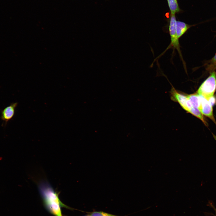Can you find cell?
<instances>
[{
	"label": "cell",
	"mask_w": 216,
	"mask_h": 216,
	"mask_svg": "<svg viewBox=\"0 0 216 216\" xmlns=\"http://www.w3.org/2000/svg\"><path fill=\"white\" fill-rule=\"evenodd\" d=\"M87 213L92 216H120L114 215L102 211H93Z\"/></svg>",
	"instance_id": "7c38bea8"
},
{
	"label": "cell",
	"mask_w": 216,
	"mask_h": 216,
	"mask_svg": "<svg viewBox=\"0 0 216 216\" xmlns=\"http://www.w3.org/2000/svg\"><path fill=\"white\" fill-rule=\"evenodd\" d=\"M212 206L213 207V209L215 213V216H216V208L213 205H212Z\"/></svg>",
	"instance_id": "4fadbf2b"
},
{
	"label": "cell",
	"mask_w": 216,
	"mask_h": 216,
	"mask_svg": "<svg viewBox=\"0 0 216 216\" xmlns=\"http://www.w3.org/2000/svg\"><path fill=\"white\" fill-rule=\"evenodd\" d=\"M216 91V71L210 73L209 76L202 83L197 93L208 100L214 97Z\"/></svg>",
	"instance_id": "7a4b0ae2"
},
{
	"label": "cell",
	"mask_w": 216,
	"mask_h": 216,
	"mask_svg": "<svg viewBox=\"0 0 216 216\" xmlns=\"http://www.w3.org/2000/svg\"><path fill=\"white\" fill-rule=\"evenodd\" d=\"M170 14H176L182 11L179 8L178 0H167Z\"/></svg>",
	"instance_id": "9c48e42d"
},
{
	"label": "cell",
	"mask_w": 216,
	"mask_h": 216,
	"mask_svg": "<svg viewBox=\"0 0 216 216\" xmlns=\"http://www.w3.org/2000/svg\"><path fill=\"white\" fill-rule=\"evenodd\" d=\"M206 69L211 72L215 71L216 70V54L207 64Z\"/></svg>",
	"instance_id": "8fae6325"
},
{
	"label": "cell",
	"mask_w": 216,
	"mask_h": 216,
	"mask_svg": "<svg viewBox=\"0 0 216 216\" xmlns=\"http://www.w3.org/2000/svg\"><path fill=\"white\" fill-rule=\"evenodd\" d=\"M92 216V215H91L90 214H87V215H84V216Z\"/></svg>",
	"instance_id": "5bb4252c"
},
{
	"label": "cell",
	"mask_w": 216,
	"mask_h": 216,
	"mask_svg": "<svg viewBox=\"0 0 216 216\" xmlns=\"http://www.w3.org/2000/svg\"><path fill=\"white\" fill-rule=\"evenodd\" d=\"M188 112L199 119L206 126L208 125L207 123L204 118L203 115L198 108L192 107Z\"/></svg>",
	"instance_id": "30bf717a"
},
{
	"label": "cell",
	"mask_w": 216,
	"mask_h": 216,
	"mask_svg": "<svg viewBox=\"0 0 216 216\" xmlns=\"http://www.w3.org/2000/svg\"><path fill=\"white\" fill-rule=\"evenodd\" d=\"M176 19L175 14H170L169 25V31L171 40L170 46L176 49L181 58L182 59L180 50V45L176 31Z\"/></svg>",
	"instance_id": "3957f363"
},
{
	"label": "cell",
	"mask_w": 216,
	"mask_h": 216,
	"mask_svg": "<svg viewBox=\"0 0 216 216\" xmlns=\"http://www.w3.org/2000/svg\"><path fill=\"white\" fill-rule=\"evenodd\" d=\"M17 105V102L12 103L1 110L0 118L4 125L14 117Z\"/></svg>",
	"instance_id": "8992f818"
},
{
	"label": "cell",
	"mask_w": 216,
	"mask_h": 216,
	"mask_svg": "<svg viewBox=\"0 0 216 216\" xmlns=\"http://www.w3.org/2000/svg\"><path fill=\"white\" fill-rule=\"evenodd\" d=\"M200 96L201 103L199 109L203 115L210 118L216 124L213 113L212 105L206 99Z\"/></svg>",
	"instance_id": "5b68a950"
},
{
	"label": "cell",
	"mask_w": 216,
	"mask_h": 216,
	"mask_svg": "<svg viewBox=\"0 0 216 216\" xmlns=\"http://www.w3.org/2000/svg\"><path fill=\"white\" fill-rule=\"evenodd\" d=\"M172 100L177 102L181 106L188 112L193 106L190 103L187 97L176 91L174 88L171 92Z\"/></svg>",
	"instance_id": "277c9868"
},
{
	"label": "cell",
	"mask_w": 216,
	"mask_h": 216,
	"mask_svg": "<svg viewBox=\"0 0 216 216\" xmlns=\"http://www.w3.org/2000/svg\"><path fill=\"white\" fill-rule=\"evenodd\" d=\"M191 26L183 22L177 20L176 31L178 38L182 36Z\"/></svg>",
	"instance_id": "52a82bcc"
},
{
	"label": "cell",
	"mask_w": 216,
	"mask_h": 216,
	"mask_svg": "<svg viewBox=\"0 0 216 216\" xmlns=\"http://www.w3.org/2000/svg\"><path fill=\"white\" fill-rule=\"evenodd\" d=\"M187 97L192 106L199 109L201 103V96L196 93L187 95Z\"/></svg>",
	"instance_id": "ba28073f"
},
{
	"label": "cell",
	"mask_w": 216,
	"mask_h": 216,
	"mask_svg": "<svg viewBox=\"0 0 216 216\" xmlns=\"http://www.w3.org/2000/svg\"><path fill=\"white\" fill-rule=\"evenodd\" d=\"M38 189L44 206L50 214L54 216H63L62 208L73 209L61 201L58 193L48 182L40 183L39 185Z\"/></svg>",
	"instance_id": "6da1fadb"
}]
</instances>
